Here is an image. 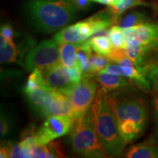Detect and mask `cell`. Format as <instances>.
Here are the masks:
<instances>
[{"mask_svg": "<svg viewBox=\"0 0 158 158\" xmlns=\"http://www.w3.org/2000/svg\"><path fill=\"white\" fill-rule=\"evenodd\" d=\"M144 73L152 86L154 92L158 95V64H149L144 69Z\"/></svg>", "mask_w": 158, "mask_h": 158, "instance_id": "25", "label": "cell"}, {"mask_svg": "<svg viewBox=\"0 0 158 158\" xmlns=\"http://www.w3.org/2000/svg\"><path fill=\"white\" fill-rule=\"evenodd\" d=\"M40 71V86L42 88L64 94L76 85L72 81L70 68L60 63Z\"/></svg>", "mask_w": 158, "mask_h": 158, "instance_id": "9", "label": "cell"}, {"mask_svg": "<svg viewBox=\"0 0 158 158\" xmlns=\"http://www.w3.org/2000/svg\"><path fill=\"white\" fill-rule=\"evenodd\" d=\"M89 112L98 137L109 155H120L126 143L118 128V121L108 102L107 90L100 88L97 92Z\"/></svg>", "mask_w": 158, "mask_h": 158, "instance_id": "2", "label": "cell"}, {"mask_svg": "<svg viewBox=\"0 0 158 158\" xmlns=\"http://www.w3.org/2000/svg\"><path fill=\"white\" fill-rule=\"evenodd\" d=\"M110 59L108 57L98 54L92 49L91 52L89 59V71L87 74L84 76H90V75L99 73L109 64Z\"/></svg>", "mask_w": 158, "mask_h": 158, "instance_id": "22", "label": "cell"}, {"mask_svg": "<svg viewBox=\"0 0 158 158\" xmlns=\"http://www.w3.org/2000/svg\"><path fill=\"white\" fill-rule=\"evenodd\" d=\"M87 41L94 51L106 57L114 48L108 35L94 36Z\"/></svg>", "mask_w": 158, "mask_h": 158, "instance_id": "19", "label": "cell"}, {"mask_svg": "<svg viewBox=\"0 0 158 158\" xmlns=\"http://www.w3.org/2000/svg\"><path fill=\"white\" fill-rule=\"evenodd\" d=\"M115 19L109 10L94 14L84 21L64 27L55 35L54 38L59 44L81 43L97 33L106 30L114 24Z\"/></svg>", "mask_w": 158, "mask_h": 158, "instance_id": "5", "label": "cell"}, {"mask_svg": "<svg viewBox=\"0 0 158 158\" xmlns=\"http://www.w3.org/2000/svg\"><path fill=\"white\" fill-rule=\"evenodd\" d=\"M75 122L72 116H51L35 133L37 145L43 146L70 132Z\"/></svg>", "mask_w": 158, "mask_h": 158, "instance_id": "8", "label": "cell"}, {"mask_svg": "<svg viewBox=\"0 0 158 158\" xmlns=\"http://www.w3.org/2000/svg\"><path fill=\"white\" fill-rule=\"evenodd\" d=\"M92 2H98L103 5H107L108 6H113L117 2L118 0H91Z\"/></svg>", "mask_w": 158, "mask_h": 158, "instance_id": "32", "label": "cell"}, {"mask_svg": "<svg viewBox=\"0 0 158 158\" xmlns=\"http://www.w3.org/2000/svg\"><path fill=\"white\" fill-rule=\"evenodd\" d=\"M59 45L54 39L43 41L31 50L25 59V67L29 71L43 70L59 63Z\"/></svg>", "mask_w": 158, "mask_h": 158, "instance_id": "7", "label": "cell"}, {"mask_svg": "<svg viewBox=\"0 0 158 158\" xmlns=\"http://www.w3.org/2000/svg\"><path fill=\"white\" fill-rule=\"evenodd\" d=\"M145 22H147V18L143 13L138 11H133L124 16H120L116 20L115 24L123 29H127L142 24Z\"/></svg>", "mask_w": 158, "mask_h": 158, "instance_id": "20", "label": "cell"}, {"mask_svg": "<svg viewBox=\"0 0 158 158\" xmlns=\"http://www.w3.org/2000/svg\"><path fill=\"white\" fill-rule=\"evenodd\" d=\"M9 157H21V158H28L27 155L26 154L24 150L21 147L19 143L17 145H12L10 151Z\"/></svg>", "mask_w": 158, "mask_h": 158, "instance_id": "28", "label": "cell"}, {"mask_svg": "<svg viewBox=\"0 0 158 158\" xmlns=\"http://www.w3.org/2000/svg\"><path fill=\"white\" fill-rule=\"evenodd\" d=\"M124 40L134 39L145 45L158 44V23L145 22L131 28L124 29Z\"/></svg>", "mask_w": 158, "mask_h": 158, "instance_id": "10", "label": "cell"}, {"mask_svg": "<svg viewBox=\"0 0 158 158\" xmlns=\"http://www.w3.org/2000/svg\"><path fill=\"white\" fill-rule=\"evenodd\" d=\"M108 99L125 143L135 140L143 133L148 122V112L145 105L138 99L119 98L114 94H108Z\"/></svg>", "mask_w": 158, "mask_h": 158, "instance_id": "3", "label": "cell"}, {"mask_svg": "<svg viewBox=\"0 0 158 158\" xmlns=\"http://www.w3.org/2000/svg\"><path fill=\"white\" fill-rule=\"evenodd\" d=\"M20 51L12 39L0 35V61L1 63H13L16 61Z\"/></svg>", "mask_w": 158, "mask_h": 158, "instance_id": "14", "label": "cell"}, {"mask_svg": "<svg viewBox=\"0 0 158 158\" xmlns=\"http://www.w3.org/2000/svg\"><path fill=\"white\" fill-rule=\"evenodd\" d=\"M78 43H62L59 45V63L66 68H70L77 62V48Z\"/></svg>", "mask_w": 158, "mask_h": 158, "instance_id": "18", "label": "cell"}, {"mask_svg": "<svg viewBox=\"0 0 158 158\" xmlns=\"http://www.w3.org/2000/svg\"><path fill=\"white\" fill-rule=\"evenodd\" d=\"M152 106L154 108V112H155V122H156V131L154 136V141H158V95L153 98L152 100Z\"/></svg>", "mask_w": 158, "mask_h": 158, "instance_id": "30", "label": "cell"}, {"mask_svg": "<svg viewBox=\"0 0 158 158\" xmlns=\"http://www.w3.org/2000/svg\"><path fill=\"white\" fill-rule=\"evenodd\" d=\"M92 48L88 43L87 40L84 42L78 43V48H77V64L81 69L83 76L87 74L89 71V59Z\"/></svg>", "mask_w": 158, "mask_h": 158, "instance_id": "21", "label": "cell"}, {"mask_svg": "<svg viewBox=\"0 0 158 158\" xmlns=\"http://www.w3.org/2000/svg\"><path fill=\"white\" fill-rule=\"evenodd\" d=\"M64 157V150L60 142L51 141L45 145L35 147L32 157Z\"/></svg>", "mask_w": 158, "mask_h": 158, "instance_id": "15", "label": "cell"}, {"mask_svg": "<svg viewBox=\"0 0 158 158\" xmlns=\"http://www.w3.org/2000/svg\"><path fill=\"white\" fill-rule=\"evenodd\" d=\"M99 73H109L129 78L143 89L149 90L151 87V83L145 73L140 71L136 67H124L109 64Z\"/></svg>", "mask_w": 158, "mask_h": 158, "instance_id": "11", "label": "cell"}, {"mask_svg": "<svg viewBox=\"0 0 158 158\" xmlns=\"http://www.w3.org/2000/svg\"><path fill=\"white\" fill-rule=\"evenodd\" d=\"M108 35L114 48H125L123 28L114 25L108 30Z\"/></svg>", "mask_w": 158, "mask_h": 158, "instance_id": "24", "label": "cell"}, {"mask_svg": "<svg viewBox=\"0 0 158 158\" xmlns=\"http://www.w3.org/2000/svg\"><path fill=\"white\" fill-rule=\"evenodd\" d=\"M77 10L72 0H28L23 6L28 22L43 33L62 29L76 19Z\"/></svg>", "mask_w": 158, "mask_h": 158, "instance_id": "1", "label": "cell"}, {"mask_svg": "<svg viewBox=\"0 0 158 158\" xmlns=\"http://www.w3.org/2000/svg\"><path fill=\"white\" fill-rule=\"evenodd\" d=\"M75 7L79 10H85L89 7L91 0H72Z\"/></svg>", "mask_w": 158, "mask_h": 158, "instance_id": "31", "label": "cell"}, {"mask_svg": "<svg viewBox=\"0 0 158 158\" xmlns=\"http://www.w3.org/2000/svg\"><path fill=\"white\" fill-rule=\"evenodd\" d=\"M125 157L128 158H158V147L152 144H139L127 150Z\"/></svg>", "mask_w": 158, "mask_h": 158, "instance_id": "16", "label": "cell"}, {"mask_svg": "<svg viewBox=\"0 0 158 158\" xmlns=\"http://www.w3.org/2000/svg\"><path fill=\"white\" fill-rule=\"evenodd\" d=\"M43 116H72L73 105L70 98L64 94L57 98L50 106L41 113Z\"/></svg>", "mask_w": 158, "mask_h": 158, "instance_id": "13", "label": "cell"}, {"mask_svg": "<svg viewBox=\"0 0 158 158\" xmlns=\"http://www.w3.org/2000/svg\"><path fill=\"white\" fill-rule=\"evenodd\" d=\"M0 35L5 37V38L13 40L14 37V31H13V27L9 23L2 25L1 27V35Z\"/></svg>", "mask_w": 158, "mask_h": 158, "instance_id": "29", "label": "cell"}, {"mask_svg": "<svg viewBox=\"0 0 158 158\" xmlns=\"http://www.w3.org/2000/svg\"><path fill=\"white\" fill-rule=\"evenodd\" d=\"M13 127V123H12L11 119L8 116L5 115L2 112L1 114V130H0V134H1V138L5 137L6 135H8L10 132Z\"/></svg>", "mask_w": 158, "mask_h": 158, "instance_id": "27", "label": "cell"}, {"mask_svg": "<svg viewBox=\"0 0 158 158\" xmlns=\"http://www.w3.org/2000/svg\"><path fill=\"white\" fill-rule=\"evenodd\" d=\"M125 77L109 73H98L97 81L102 88L107 91L116 89L127 86V81Z\"/></svg>", "mask_w": 158, "mask_h": 158, "instance_id": "17", "label": "cell"}, {"mask_svg": "<svg viewBox=\"0 0 158 158\" xmlns=\"http://www.w3.org/2000/svg\"><path fill=\"white\" fill-rule=\"evenodd\" d=\"M40 70H35L31 72L25 86L24 92L26 94L29 93L31 91L40 86Z\"/></svg>", "mask_w": 158, "mask_h": 158, "instance_id": "26", "label": "cell"}, {"mask_svg": "<svg viewBox=\"0 0 158 158\" xmlns=\"http://www.w3.org/2000/svg\"><path fill=\"white\" fill-rule=\"evenodd\" d=\"M139 5H149V4L143 1V0H118V2L113 6H110L108 8L114 19L115 23L118 18L128 9Z\"/></svg>", "mask_w": 158, "mask_h": 158, "instance_id": "23", "label": "cell"}, {"mask_svg": "<svg viewBox=\"0 0 158 158\" xmlns=\"http://www.w3.org/2000/svg\"><path fill=\"white\" fill-rule=\"evenodd\" d=\"M98 92V84L89 76H83L78 84L64 94L73 105V117L78 120L87 114Z\"/></svg>", "mask_w": 158, "mask_h": 158, "instance_id": "6", "label": "cell"}, {"mask_svg": "<svg viewBox=\"0 0 158 158\" xmlns=\"http://www.w3.org/2000/svg\"><path fill=\"white\" fill-rule=\"evenodd\" d=\"M62 94V92L47 89L38 86L27 94V95L32 108L41 114L45 108Z\"/></svg>", "mask_w": 158, "mask_h": 158, "instance_id": "12", "label": "cell"}, {"mask_svg": "<svg viewBox=\"0 0 158 158\" xmlns=\"http://www.w3.org/2000/svg\"><path fill=\"white\" fill-rule=\"evenodd\" d=\"M73 151L86 157H108L109 154L98 137L89 110L75 122L70 130Z\"/></svg>", "mask_w": 158, "mask_h": 158, "instance_id": "4", "label": "cell"}]
</instances>
